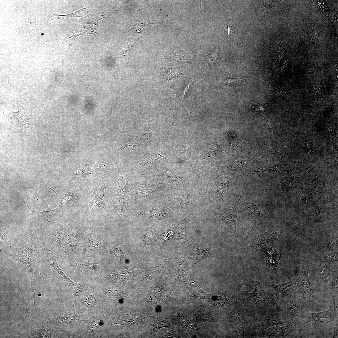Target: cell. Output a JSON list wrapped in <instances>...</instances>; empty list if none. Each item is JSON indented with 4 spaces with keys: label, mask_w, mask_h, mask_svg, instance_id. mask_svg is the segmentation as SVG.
I'll list each match as a JSON object with an SVG mask.
<instances>
[{
    "label": "cell",
    "mask_w": 338,
    "mask_h": 338,
    "mask_svg": "<svg viewBox=\"0 0 338 338\" xmlns=\"http://www.w3.org/2000/svg\"><path fill=\"white\" fill-rule=\"evenodd\" d=\"M28 236L25 238L26 241L23 249L21 248V241L14 247L10 246V251L7 255L11 261L20 262L24 265L26 272L23 279L29 280L31 288H33L35 285L34 269L37 260L40 259L42 253L43 242Z\"/></svg>",
    "instance_id": "obj_1"
},
{
    "label": "cell",
    "mask_w": 338,
    "mask_h": 338,
    "mask_svg": "<svg viewBox=\"0 0 338 338\" xmlns=\"http://www.w3.org/2000/svg\"><path fill=\"white\" fill-rule=\"evenodd\" d=\"M235 298L241 303L248 313L253 317L263 316L276 307L275 303L271 299L268 291L258 279L255 280L253 292L250 293L240 290L235 294Z\"/></svg>",
    "instance_id": "obj_2"
},
{
    "label": "cell",
    "mask_w": 338,
    "mask_h": 338,
    "mask_svg": "<svg viewBox=\"0 0 338 338\" xmlns=\"http://www.w3.org/2000/svg\"><path fill=\"white\" fill-rule=\"evenodd\" d=\"M237 300L233 303L232 309L228 315V322L235 330L238 337L253 336V317L248 313L241 303Z\"/></svg>",
    "instance_id": "obj_3"
},
{
    "label": "cell",
    "mask_w": 338,
    "mask_h": 338,
    "mask_svg": "<svg viewBox=\"0 0 338 338\" xmlns=\"http://www.w3.org/2000/svg\"><path fill=\"white\" fill-rule=\"evenodd\" d=\"M104 166L78 163L73 172L66 178L69 185L73 189H79L96 183L100 169Z\"/></svg>",
    "instance_id": "obj_4"
},
{
    "label": "cell",
    "mask_w": 338,
    "mask_h": 338,
    "mask_svg": "<svg viewBox=\"0 0 338 338\" xmlns=\"http://www.w3.org/2000/svg\"><path fill=\"white\" fill-rule=\"evenodd\" d=\"M56 326L65 324L68 328L65 332L68 333L66 337H76V331L80 327L82 320L79 313L74 310H54L46 314L44 319Z\"/></svg>",
    "instance_id": "obj_5"
},
{
    "label": "cell",
    "mask_w": 338,
    "mask_h": 338,
    "mask_svg": "<svg viewBox=\"0 0 338 338\" xmlns=\"http://www.w3.org/2000/svg\"><path fill=\"white\" fill-rule=\"evenodd\" d=\"M71 230L69 224L67 223H55L45 230L43 242L50 251L56 249L59 250L63 246Z\"/></svg>",
    "instance_id": "obj_6"
},
{
    "label": "cell",
    "mask_w": 338,
    "mask_h": 338,
    "mask_svg": "<svg viewBox=\"0 0 338 338\" xmlns=\"http://www.w3.org/2000/svg\"><path fill=\"white\" fill-rule=\"evenodd\" d=\"M109 180V177L105 175L102 177L96 186L89 187L88 189L90 194L91 200L88 207L91 214L97 208L100 207L105 210L109 217L108 201L110 195L108 187Z\"/></svg>",
    "instance_id": "obj_7"
},
{
    "label": "cell",
    "mask_w": 338,
    "mask_h": 338,
    "mask_svg": "<svg viewBox=\"0 0 338 338\" xmlns=\"http://www.w3.org/2000/svg\"><path fill=\"white\" fill-rule=\"evenodd\" d=\"M291 322L285 317L280 306H277L268 315L253 318V328L254 334L277 325Z\"/></svg>",
    "instance_id": "obj_8"
},
{
    "label": "cell",
    "mask_w": 338,
    "mask_h": 338,
    "mask_svg": "<svg viewBox=\"0 0 338 338\" xmlns=\"http://www.w3.org/2000/svg\"><path fill=\"white\" fill-rule=\"evenodd\" d=\"M31 324L26 331V337L56 338L60 332L65 331L44 319Z\"/></svg>",
    "instance_id": "obj_9"
},
{
    "label": "cell",
    "mask_w": 338,
    "mask_h": 338,
    "mask_svg": "<svg viewBox=\"0 0 338 338\" xmlns=\"http://www.w3.org/2000/svg\"><path fill=\"white\" fill-rule=\"evenodd\" d=\"M287 302L280 306L285 317L291 322L294 320L305 317L307 311L305 309L303 301L297 294H292L286 298Z\"/></svg>",
    "instance_id": "obj_10"
},
{
    "label": "cell",
    "mask_w": 338,
    "mask_h": 338,
    "mask_svg": "<svg viewBox=\"0 0 338 338\" xmlns=\"http://www.w3.org/2000/svg\"><path fill=\"white\" fill-rule=\"evenodd\" d=\"M118 176L115 194L117 200V210L120 218H122L125 214V203L128 195V181L126 176L122 167L117 169Z\"/></svg>",
    "instance_id": "obj_11"
},
{
    "label": "cell",
    "mask_w": 338,
    "mask_h": 338,
    "mask_svg": "<svg viewBox=\"0 0 338 338\" xmlns=\"http://www.w3.org/2000/svg\"><path fill=\"white\" fill-rule=\"evenodd\" d=\"M145 266L144 264L140 263L124 270L107 273L106 276L113 283L130 286L138 275L145 271Z\"/></svg>",
    "instance_id": "obj_12"
},
{
    "label": "cell",
    "mask_w": 338,
    "mask_h": 338,
    "mask_svg": "<svg viewBox=\"0 0 338 338\" xmlns=\"http://www.w3.org/2000/svg\"><path fill=\"white\" fill-rule=\"evenodd\" d=\"M303 325L302 319H297L287 325L283 326H274L261 332L256 333L254 334V336L262 338L285 337Z\"/></svg>",
    "instance_id": "obj_13"
},
{
    "label": "cell",
    "mask_w": 338,
    "mask_h": 338,
    "mask_svg": "<svg viewBox=\"0 0 338 338\" xmlns=\"http://www.w3.org/2000/svg\"><path fill=\"white\" fill-rule=\"evenodd\" d=\"M333 301V303L326 310L316 313L307 311L304 318L302 319L303 324L311 322L326 323L333 325L338 324V315L335 304L336 301L334 300Z\"/></svg>",
    "instance_id": "obj_14"
},
{
    "label": "cell",
    "mask_w": 338,
    "mask_h": 338,
    "mask_svg": "<svg viewBox=\"0 0 338 338\" xmlns=\"http://www.w3.org/2000/svg\"><path fill=\"white\" fill-rule=\"evenodd\" d=\"M296 284L298 289L297 293L303 301H312L316 299L311 288L305 265L304 262L301 263L300 274Z\"/></svg>",
    "instance_id": "obj_15"
},
{
    "label": "cell",
    "mask_w": 338,
    "mask_h": 338,
    "mask_svg": "<svg viewBox=\"0 0 338 338\" xmlns=\"http://www.w3.org/2000/svg\"><path fill=\"white\" fill-rule=\"evenodd\" d=\"M296 282L294 281L276 285H264L271 299L275 303L281 299L290 297L296 290Z\"/></svg>",
    "instance_id": "obj_16"
},
{
    "label": "cell",
    "mask_w": 338,
    "mask_h": 338,
    "mask_svg": "<svg viewBox=\"0 0 338 338\" xmlns=\"http://www.w3.org/2000/svg\"><path fill=\"white\" fill-rule=\"evenodd\" d=\"M105 14L94 17H89L84 22H80L76 25L75 28L76 30H74L72 36L67 38L69 43L72 44L74 41L76 37L80 35L91 34L95 36L98 35L99 34L96 30V25L101 18L107 17H105Z\"/></svg>",
    "instance_id": "obj_17"
},
{
    "label": "cell",
    "mask_w": 338,
    "mask_h": 338,
    "mask_svg": "<svg viewBox=\"0 0 338 338\" xmlns=\"http://www.w3.org/2000/svg\"><path fill=\"white\" fill-rule=\"evenodd\" d=\"M88 228L90 234L88 243L83 248L82 253L86 257H92L108 248L109 243L103 239L90 227H88Z\"/></svg>",
    "instance_id": "obj_18"
},
{
    "label": "cell",
    "mask_w": 338,
    "mask_h": 338,
    "mask_svg": "<svg viewBox=\"0 0 338 338\" xmlns=\"http://www.w3.org/2000/svg\"><path fill=\"white\" fill-rule=\"evenodd\" d=\"M240 199L239 194L235 201L228 207L220 209L222 213L223 220L226 228L232 235L237 237L236 223L238 209Z\"/></svg>",
    "instance_id": "obj_19"
},
{
    "label": "cell",
    "mask_w": 338,
    "mask_h": 338,
    "mask_svg": "<svg viewBox=\"0 0 338 338\" xmlns=\"http://www.w3.org/2000/svg\"><path fill=\"white\" fill-rule=\"evenodd\" d=\"M83 249L79 236L75 230L71 229L63 246L57 252V256L74 255L82 251Z\"/></svg>",
    "instance_id": "obj_20"
},
{
    "label": "cell",
    "mask_w": 338,
    "mask_h": 338,
    "mask_svg": "<svg viewBox=\"0 0 338 338\" xmlns=\"http://www.w3.org/2000/svg\"><path fill=\"white\" fill-rule=\"evenodd\" d=\"M107 319V315L101 312L82 321L81 324H84L85 326L81 333L82 336L90 334L94 335L97 334L99 328L105 324Z\"/></svg>",
    "instance_id": "obj_21"
},
{
    "label": "cell",
    "mask_w": 338,
    "mask_h": 338,
    "mask_svg": "<svg viewBox=\"0 0 338 338\" xmlns=\"http://www.w3.org/2000/svg\"><path fill=\"white\" fill-rule=\"evenodd\" d=\"M235 297L234 292L213 291L209 294H207L206 300L214 306L220 309H223L226 307H228L231 300Z\"/></svg>",
    "instance_id": "obj_22"
},
{
    "label": "cell",
    "mask_w": 338,
    "mask_h": 338,
    "mask_svg": "<svg viewBox=\"0 0 338 338\" xmlns=\"http://www.w3.org/2000/svg\"><path fill=\"white\" fill-rule=\"evenodd\" d=\"M194 269L191 270L189 282L187 285L186 294L188 303H193L200 299H206L207 294L199 287L197 282Z\"/></svg>",
    "instance_id": "obj_23"
},
{
    "label": "cell",
    "mask_w": 338,
    "mask_h": 338,
    "mask_svg": "<svg viewBox=\"0 0 338 338\" xmlns=\"http://www.w3.org/2000/svg\"><path fill=\"white\" fill-rule=\"evenodd\" d=\"M80 302L90 310L99 308L103 303L102 300L98 296L93 285H91L89 286L84 292Z\"/></svg>",
    "instance_id": "obj_24"
},
{
    "label": "cell",
    "mask_w": 338,
    "mask_h": 338,
    "mask_svg": "<svg viewBox=\"0 0 338 338\" xmlns=\"http://www.w3.org/2000/svg\"><path fill=\"white\" fill-rule=\"evenodd\" d=\"M276 232L268 233L253 240L251 245L246 248H240V251L243 253H248L253 250H258L259 247L262 245L267 243H271L278 238Z\"/></svg>",
    "instance_id": "obj_25"
},
{
    "label": "cell",
    "mask_w": 338,
    "mask_h": 338,
    "mask_svg": "<svg viewBox=\"0 0 338 338\" xmlns=\"http://www.w3.org/2000/svg\"><path fill=\"white\" fill-rule=\"evenodd\" d=\"M74 265L84 273L88 275L94 274L100 271L102 269V261L100 260L95 263L88 261L76 260L73 262Z\"/></svg>",
    "instance_id": "obj_26"
},
{
    "label": "cell",
    "mask_w": 338,
    "mask_h": 338,
    "mask_svg": "<svg viewBox=\"0 0 338 338\" xmlns=\"http://www.w3.org/2000/svg\"><path fill=\"white\" fill-rule=\"evenodd\" d=\"M68 284L74 296L75 304L76 305L89 286L87 283L75 282L68 277L65 280Z\"/></svg>",
    "instance_id": "obj_27"
},
{
    "label": "cell",
    "mask_w": 338,
    "mask_h": 338,
    "mask_svg": "<svg viewBox=\"0 0 338 338\" xmlns=\"http://www.w3.org/2000/svg\"><path fill=\"white\" fill-rule=\"evenodd\" d=\"M258 250L264 252L267 255L269 259L267 260V263L270 268L273 269L278 267V262L280 260L282 253L277 251L273 248H260Z\"/></svg>",
    "instance_id": "obj_28"
},
{
    "label": "cell",
    "mask_w": 338,
    "mask_h": 338,
    "mask_svg": "<svg viewBox=\"0 0 338 338\" xmlns=\"http://www.w3.org/2000/svg\"><path fill=\"white\" fill-rule=\"evenodd\" d=\"M170 260L167 258H162L159 260L148 270L146 276L148 279H152L158 275L161 272L165 270Z\"/></svg>",
    "instance_id": "obj_29"
},
{
    "label": "cell",
    "mask_w": 338,
    "mask_h": 338,
    "mask_svg": "<svg viewBox=\"0 0 338 338\" xmlns=\"http://www.w3.org/2000/svg\"><path fill=\"white\" fill-rule=\"evenodd\" d=\"M194 318L200 323L209 322L216 324L218 318L211 311L208 312L201 309H196L193 312Z\"/></svg>",
    "instance_id": "obj_30"
},
{
    "label": "cell",
    "mask_w": 338,
    "mask_h": 338,
    "mask_svg": "<svg viewBox=\"0 0 338 338\" xmlns=\"http://www.w3.org/2000/svg\"><path fill=\"white\" fill-rule=\"evenodd\" d=\"M177 318L178 325L190 332L193 336L198 332L200 328L197 325L192 324L184 316L182 312L179 311L177 313Z\"/></svg>",
    "instance_id": "obj_31"
},
{
    "label": "cell",
    "mask_w": 338,
    "mask_h": 338,
    "mask_svg": "<svg viewBox=\"0 0 338 338\" xmlns=\"http://www.w3.org/2000/svg\"><path fill=\"white\" fill-rule=\"evenodd\" d=\"M87 8L79 10L75 13L65 15H59L52 12L51 17L55 19L56 21L70 18L80 17L84 16L88 12Z\"/></svg>",
    "instance_id": "obj_32"
},
{
    "label": "cell",
    "mask_w": 338,
    "mask_h": 338,
    "mask_svg": "<svg viewBox=\"0 0 338 338\" xmlns=\"http://www.w3.org/2000/svg\"><path fill=\"white\" fill-rule=\"evenodd\" d=\"M162 59H169L181 63H192L193 62L188 58L181 54L168 53L162 57Z\"/></svg>",
    "instance_id": "obj_33"
},
{
    "label": "cell",
    "mask_w": 338,
    "mask_h": 338,
    "mask_svg": "<svg viewBox=\"0 0 338 338\" xmlns=\"http://www.w3.org/2000/svg\"><path fill=\"white\" fill-rule=\"evenodd\" d=\"M309 27L306 28V31L307 34L311 39V41L316 44L317 38L321 29L314 24H309Z\"/></svg>",
    "instance_id": "obj_34"
},
{
    "label": "cell",
    "mask_w": 338,
    "mask_h": 338,
    "mask_svg": "<svg viewBox=\"0 0 338 338\" xmlns=\"http://www.w3.org/2000/svg\"><path fill=\"white\" fill-rule=\"evenodd\" d=\"M148 134H141L138 135L133 141L127 144L121 150V151L123 149L128 146H136L144 144L149 138Z\"/></svg>",
    "instance_id": "obj_35"
},
{
    "label": "cell",
    "mask_w": 338,
    "mask_h": 338,
    "mask_svg": "<svg viewBox=\"0 0 338 338\" xmlns=\"http://www.w3.org/2000/svg\"><path fill=\"white\" fill-rule=\"evenodd\" d=\"M109 253L111 254L114 255L118 262V264L120 265L125 258L124 253L122 249L117 247H114L110 249L108 251Z\"/></svg>",
    "instance_id": "obj_36"
},
{
    "label": "cell",
    "mask_w": 338,
    "mask_h": 338,
    "mask_svg": "<svg viewBox=\"0 0 338 338\" xmlns=\"http://www.w3.org/2000/svg\"><path fill=\"white\" fill-rule=\"evenodd\" d=\"M219 54L218 49L214 48L208 52L206 54L207 61L210 65L213 66L217 61Z\"/></svg>",
    "instance_id": "obj_37"
},
{
    "label": "cell",
    "mask_w": 338,
    "mask_h": 338,
    "mask_svg": "<svg viewBox=\"0 0 338 338\" xmlns=\"http://www.w3.org/2000/svg\"><path fill=\"white\" fill-rule=\"evenodd\" d=\"M331 271L330 267L323 264L319 267L318 270V275L321 279H326L330 274Z\"/></svg>",
    "instance_id": "obj_38"
},
{
    "label": "cell",
    "mask_w": 338,
    "mask_h": 338,
    "mask_svg": "<svg viewBox=\"0 0 338 338\" xmlns=\"http://www.w3.org/2000/svg\"><path fill=\"white\" fill-rule=\"evenodd\" d=\"M165 294L164 289L159 288L153 291L151 294L150 298L154 301H158L165 297Z\"/></svg>",
    "instance_id": "obj_39"
},
{
    "label": "cell",
    "mask_w": 338,
    "mask_h": 338,
    "mask_svg": "<svg viewBox=\"0 0 338 338\" xmlns=\"http://www.w3.org/2000/svg\"><path fill=\"white\" fill-rule=\"evenodd\" d=\"M148 213L151 216L160 220H165L169 217L168 215L166 212L161 210H153Z\"/></svg>",
    "instance_id": "obj_40"
},
{
    "label": "cell",
    "mask_w": 338,
    "mask_h": 338,
    "mask_svg": "<svg viewBox=\"0 0 338 338\" xmlns=\"http://www.w3.org/2000/svg\"><path fill=\"white\" fill-rule=\"evenodd\" d=\"M144 236V239H142L143 241L142 242L148 244L150 242H152L155 240L156 234L153 231L149 230L146 232Z\"/></svg>",
    "instance_id": "obj_41"
},
{
    "label": "cell",
    "mask_w": 338,
    "mask_h": 338,
    "mask_svg": "<svg viewBox=\"0 0 338 338\" xmlns=\"http://www.w3.org/2000/svg\"><path fill=\"white\" fill-rule=\"evenodd\" d=\"M163 72L170 75L174 76H179L182 74L178 69L173 68H162Z\"/></svg>",
    "instance_id": "obj_42"
},
{
    "label": "cell",
    "mask_w": 338,
    "mask_h": 338,
    "mask_svg": "<svg viewBox=\"0 0 338 338\" xmlns=\"http://www.w3.org/2000/svg\"><path fill=\"white\" fill-rule=\"evenodd\" d=\"M244 78H231L228 76H227L226 79L223 81H221L220 82H223L226 85H230L231 84L240 82L242 81Z\"/></svg>",
    "instance_id": "obj_43"
},
{
    "label": "cell",
    "mask_w": 338,
    "mask_h": 338,
    "mask_svg": "<svg viewBox=\"0 0 338 338\" xmlns=\"http://www.w3.org/2000/svg\"><path fill=\"white\" fill-rule=\"evenodd\" d=\"M227 25L228 29V34L226 40L227 41H228L231 40L234 37L233 23L229 18L228 19V20Z\"/></svg>",
    "instance_id": "obj_44"
},
{
    "label": "cell",
    "mask_w": 338,
    "mask_h": 338,
    "mask_svg": "<svg viewBox=\"0 0 338 338\" xmlns=\"http://www.w3.org/2000/svg\"><path fill=\"white\" fill-rule=\"evenodd\" d=\"M11 229V228L9 227L5 228H1L0 235V245H3L5 237L7 234Z\"/></svg>",
    "instance_id": "obj_45"
},
{
    "label": "cell",
    "mask_w": 338,
    "mask_h": 338,
    "mask_svg": "<svg viewBox=\"0 0 338 338\" xmlns=\"http://www.w3.org/2000/svg\"><path fill=\"white\" fill-rule=\"evenodd\" d=\"M169 324L168 322L166 320H163L158 322L154 326L153 330L157 331L159 329L163 327H168Z\"/></svg>",
    "instance_id": "obj_46"
},
{
    "label": "cell",
    "mask_w": 338,
    "mask_h": 338,
    "mask_svg": "<svg viewBox=\"0 0 338 338\" xmlns=\"http://www.w3.org/2000/svg\"><path fill=\"white\" fill-rule=\"evenodd\" d=\"M302 147L303 149L305 151H309L312 149L313 146L312 143L310 141H307L304 142Z\"/></svg>",
    "instance_id": "obj_47"
},
{
    "label": "cell",
    "mask_w": 338,
    "mask_h": 338,
    "mask_svg": "<svg viewBox=\"0 0 338 338\" xmlns=\"http://www.w3.org/2000/svg\"><path fill=\"white\" fill-rule=\"evenodd\" d=\"M157 156H155L149 159H145L143 160H141V163L145 165H148L152 164L153 161L155 160L156 158H158Z\"/></svg>",
    "instance_id": "obj_48"
},
{
    "label": "cell",
    "mask_w": 338,
    "mask_h": 338,
    "mask_svg": "<svg viewBox=\"0 0 338 338\" xmlns=\"http://www.w3.org/2000/svg\"><path fill=\"white\" fill-rule=\"evenodd\" d=\"M333 326L334 334L333 337H338V324H336L333 325Z\"/></svg>",
    "instance_id": "obj_49"
},
{
    "label": "cell",
    "mask_w": 338,
    "mask_h": 338,
    "mask_svg": "<svg viewBox=\"0 0 338 338\" xmlns=\"http://www.w3.org/2000/svg\"><path fill=\"white\" fill-rule=\"evenodd\" d=\"M189 87H190V85H189V84H188V85H187V86L186 87V88H185V90H184V91H183V92L182 93V101L181 102H182L184 96L187 93V91H188V90L189 89Z\"/></svg>",
    "instance_id": "obj_50"
},
{
    "label": "cell",
    "mask_w": 338,
    "mask_h": 338,
    "mask_svg": "<svg viewBox=\"0 0 338 338\" xmlns=\"http://www.w3.org/2000/svg\"><path fill=\"white\" fill-rule=\"evenodd\" d=\"M165 338H170L172 337L173 334L170 331L166 332L165 333L163 336Z\"/></svg>",
    "instance_id": "obj_51"
},
{
    "label": "cell",
    "mask_w": 338,
    "mask_h": 338,
    "mask_svg": "<svg viewBox=\"0 0 338 338\" xmlns=\"http://www.w3.org/2000/svg\"><path fill=\"white\" fill-rule=\"evenodd\" d=\"M334 129V127L332 125H331L329 128V131L330 132H332L334 130H335Z\"/></svg>",
    "instance_id": "obj_52"
}]
</instances>
